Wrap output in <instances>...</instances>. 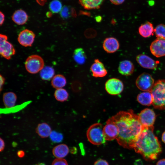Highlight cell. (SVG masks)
Listing matches in <instances>:
<instances>
[{
  "instance_id": "obj_1",
  "label": "cell",
  "mask_w": 165,
  "mask_h": 165,
  "mask_svg": "<svg viewBox=\"0 0 165 165\" xmlns=\"http://www.w3.org/2000/svg\"><path fill=\"white\" fill-rule=\"evenodd\" d=\"M108 119L118 128L119 135L116 138L118 143L124 148H134L135 143L144 127L138 115L130 109L120 111Z\"/></svg>"
},
{
  "instance_id": "obj_2",
  "label": "cell",
  "mask_w": 165,
  "mask_h": 165,
  "mask_svg": "<svg viewBox=\"0 0 165 165\" xmlns=\"http://www.w3.org/2000/svg\"><path fill=\"white\" fill-rule=\"evenodd\" d=\"M154 127H144L135 143L134 149L146 160L157 159L162 152L158 138L153 133Z\"/></svg>"
},
{
  "instance_id": "obj_3",
  "label": "cell",
  "mask_w": 165,
  "mask_h": 165,
  "mask_svg": "<svg viewBox=\"0 0 165 165\" xmlns=\"http://www.w3.org/2000/svg\"><path fill=\"white\" fill-rule=\"evenodd\" d=\"M154 108L165 110V79L158 80L154 83L151 91Z\"/></svg>"
},
{
  "instance_id": "obj_4",
  "label": "cell",
  "mask_w": 165,
  "mask_h": 165,
  "mask_svg": "<svg viewBox=\"0 0 165 165\" xmlns=\"http://www.w3.org/2000/svg\"><path fill=\"white\" fill-rule=\"evenodd\" d=\"M104 126L101 123H95L88 128L86 136L89 141L92 144L99 145L105 143L106 141L104 137Z\"/></svg>"
},
{
  "instance_id": "obj_5",
  "label": "cell",
  "mask_w": 165,
  "mask_h": 165,
  "mask_svg": "<svg viewBox=\"0 0 165 165\" xmlns=\"http://www.w3.org/2000/svg\"><path fill=\"white\" fill-rule=\"evenodd\" d=\"M44 63L42 57L37 55L28 57L25 63L27 71L32 74L38 73L44 67Z\"/></svg>"
},
{
  "instance_id": "obj_6",
  "label": "cell",
  "mask_w": 165,
  "mask_h": 165,
  "mask_svg": "<svg viewBox=\"0 0 165 165\" xmlns=\"http://www.w3.org/2000/svg\"><path fill=\"white\" fill-rule=\"evenodd\" d=\"M154 83V80L152 76L146 72L140 75L136 81L137 87L144 91H151Z\"/></svg>"
},
{
  "instance_id": "obj_7",
  "label": "cell",
  "mask_w": 165,
  "mask_h": 165,
  "mask_svg": "<svg viewBox=\"0 0 165 165\" xmlns=\"http://www.w3.org/2000/svg\"><path fill=\"white\" fill-rule=\"evenodd\" d=\"M6 35H0V53L1 56L7 60L10 59L15 53V49L12 44L7 41Z\"/></svg>"
},
{
  "instance_id": "obj_8",
  "label": "cell",
  "mask_w": 165,
  "mask_h": 165,
  "mask_svg": "<svg viewBox=\"0 0 165 165\" xmlns=\"http://www.w3.org/2000/svg\"><path fill=\"white\" fill-rule=\"evenodd\" d=\"M139 120L143 127L153 126L156 115L152 109L146 108L142 110L138 115Z\"/></svg>"
},
{
  "instance_id": "obj_9",
  "label": "cell",
  "mask_w": 165,
  "mask_h": 165,
  "mask_svg": "<svg viewBox=\"0 0 165 165\" xmlns=\"http://www.w3.org/2000/svg\"><path fill=\"white\" fill-rule=\"evenodd\" d=\"M105 89L109 94L116 95L120 94L123 91V84L120 79L112 78L108 79L105 85Z\"/></svg>"
},
{
  "instance_id": "obj_10",
  "label": "cell",
  "mask_w": 165,
  "mask_h": 165,
  "mask_svg": "<svg viewBox=\"0 0 165 165\" xmlns=\"http://www.w3.org/2000/svg\"><path fill=\"white\" fill-rule=\"evenodd\" d=\"M150 49L151 53L157 57L165 56V38H157L151 43Z\"/></svg>"
},
{
  "instance_id": "obj_11",
  "label": "cell",
  "mask_w": 165,
  "mask_h": 165,
  "mask_svg": "<svg viewBox=\"0 0 165 165\" xmlns=\"http://www.w3.org/2000/svg\"><path fill=\"white\" fill-rule=\"evenodd\" d=\"M103 134L106 140L111 141L116 139L119 135V130L117 126L108 119L104 126Z\"/></svg>"
},
{
  "instance_id": "obj_12",
  "label": "cell",
  "mask_w": 165,
  "mask_h": 165,
  "mask_svg": "<svg viewBox=\"0 0 165 165\" xmlns=\"http://www.w3.org/2000/svg\"><path fill=\"white\" fill-rule=\"evenodd\" d=\"M35 35L31 31L25 29L19 33L17 40L19 43L24 47L31 46L33 43Z\"/></svg>"
},
{
  "instance_id": "obj_13",
  "label": "cell",
  "mask_w": 165,
  "mask_h": 165,
  "mask_svg": "<svg viewBox=\"0 0 165 165\" xmlns=\"http://www.w3.org/2000/svg\"><path fill=\"white\" fill-rule=\"evenodd\" d=\"M136 60L139 64L144 68L154 69H156L158 63L148 56L143 54H140L136 57Z\"/></svg>"
},
{
  "instance_id": "obj_14",
  "label": "cell",
  "mask_w": 165,
  "mask_h": 165,
  "mask_svg": "<svg viewBox=\"0 0 165 165\" xmlns=\"http://www.w3.org/2000/svg\"><path fill=\"white\" fill-rule=\"evenodd\" d=\"M93 76L95 77H102L107 74V72L103 63L98 59L94 60L90 68Z\"/></svg>"
},
{
  "instance_id": "obj_15",
  "label": "cell",
  "mask_w": 165,
  "mask_h": 165,
  "mask_svg": "<svg viewBox=\"0 0 165 165\" xmlns=\"http://www.w3.org/2000/svg\"><path fill=\"white\" fill-rule=\"evenodd\" d=\"M103 47L106 52L112 53L116 52L119 49V44L116 38L109 37L105 38L104 41Z\"/></svg>"
},
{
  "instance_id": "obj_16",
  "label": "cell",
  "mask_w": 165,
  "mask_h": 165,
  "mask_svg": "<svg viewBox=\"0 0 165 165\" xmlns=\"http://www.w3.org/2000/svg\"><path fill=\"white\" fill-rule=\"evenodd\" d=\"M118 69L119 73L121 75L125 76H129L133 73L134 67L131 61L126 60L120 62Z\"/></svg>"
},
{
  "instance_id": "obj_17",
  "label": "cell",
  "mask_w": 165,
  "mask_h": 165,
  "mask_svg": "<svg viewBox=\"0 0 165 165\" xmlns=\"http://www.w3.org/2000/svg\"><path fill=\"white\" fill-rule=\"evenodd\" d=\"M12 18L15 23L19 25H22L27 22L28 16L25 11L20 9L16 11L14 13Z\"/></svg>"
},
{
  "instance_id": "obj_18",
  "label": "cell",
  "mask_w": 165,
  "mask_h": 165,
  "mask_svg": "<svg viewBox=\"0 0 165 165\" xmlns=\"http://www.w3.org/2000/svg\"><path fill=\"white\" fill-rule=\"evenodd\" d=\"M137 99L140 104L144 105L149 106L152 104L153 97L150 91H145L139 94Z\"/></svg>"
},
{
  "instance_id": "obj_19",
  "label": "cell",
  "mask_w": 165,
  "mask_h": 165,
  "mask_svg": "<svg viewBox=\"0 0 165 165\" xmlns=\"http://www.w3.org/2000/svg\"><path fill=\"white\" fill-rule=\"evenodd\" d=\"M17 96L12 92H6L3 95V101L5 106L7 108L13 107L16 103Z\"/></svg>"
},
{
  "instance_id": "obj_20",
  "label": "cell",
  "mask_w": 165,
  "mask_h": 165,
  "mask_svg": "<svg viewBox=\"0 0 165 165\" xmlns=\"http://www.w3.org/2000/svg\"><path fill=\"white\" fill-rule=\"evenodd\" d=\"M104 0H79V2L84 9L89 10L99 8Z\"/></svg>"
},
{
  "instance_id": "obj_21",
  "label": "cell",
  "mask_w": 165,
  "mask_h": 165,
  "mask_svg": "<svg viewBox=\"0 0 165 165\" xmlns=\"http://www.w3.org/2000/svg\"><path fill=\"white\" fill-rule=\"evenodd\" d=\"M154 31L152 24L148 21L142 24L138 28L139 34L144 38H147L151 36Z\"/></svg>"
},
{
  "instance_id": "obj_22",
  "label": "cell",
  "mask_w": 165,
  "mask_h": 165,
  "mask_svg": "<svg viewBox=\"0 0 165 165\" xmlns=\"http://www.w3.org/2000/svg\"><path fill=\"white\" fill-rule=\"evenodd\" d=\"M69 148L64 144H61L55 146L53 149V155L57 158H62L66 156L68 153Z\"/></svg>"
},
{
  "instance_id": "obj_23",
  "label": "cell",
  "mask_w": 165,
  "mask_h": 165,
  "mask_svg": "<svg viewBox=\"0 0 165 165\" xmlns=\"http://www.w3.org/2000/svg\"><path fill=\"white\" fill-rule=\"evenodd\" d=\"M36 131L41 137L44 138L50 136L52 130L49 124L46 123H43L38 125Z\"/></svg>"
},
{
  "instance_id": "obj_24",
  "label": "cell",
  "mask_w": 165,
  "mask_h": 165,
  "mask_svg": "<svg viewBox=\"0 0 165 165\" xmlns=\"http://www.w3.org/2000/svg\"><path fill=\"white\" fill-rule=\"evenodd\" d=\"M51 85L54 88L58 89L63 88L66 84V79L65 77L61 74L54 76L52 79Z\"/></svg>"
},
{
  "instance_id": "obj_25",
  "label": "cell",
  "mask_w": 165,
  "mask_h": 165,
  "mask_svg": "<svg viewBox=\"0 0 165 165\" xmlns=\"http://www.w3.org/2000/svg\"><path fill=\"white\" fill-rule=\"evenodd\" d=\"M73 56L74 61L78 64H82L85 62L86 57L82 48H79L75 49Z\"/></svg>"
},
{
  "instance_id": "obj_26",
  "label": "cell",
  "mask_w": 165,
  "mask_h": 165,
  "mask_svg": "<svg viewBox=\"0 0 165 165\" xmlns=\"http://www.w3.org/2000/svg\"><path fill=\"white\" fill-rule=\"evenodd\" d=\"M40 72L41 78L44 80L48 81L52 79L55 74L54 69L49 66L44 67Z\"/></svg>"
},
{
  "instance_id": "obj_27",
  "label": "cell",
  "mask_w": 165,
  "mask_h": 165,
  "mask_svg": "<svg viewBox=\"0 0 165 165\" xmlns=\"http://www.w3.org/2000/svg\"><path fill=\"white\" fill-rule=\"evenodd\" d=\"M54 96L57 101L64 102L68 100L69 94L66 90L61 88L56 89L54 93Z\"/></svg>"
},
{
  "instance_id": "obj_28",
  "label": "cell",
  "mask_w": 165,
  "mask_h": 165,
  "mask_svg": "<svg viewBox=\"0 0 165 165\" xmlns=\"http://www.w3.org/2000/svg\"><path fill=\"white\" fill-rule=\"evenodd\" d=\"M49 8L50 10L53 13L60 12L62 9V4L58 0H53L50 3Z\"/></svg>"
},
{
  "instance_id": "obj_29",
  "label": "cell",
  "mask_w": 165,
  "mask_h": 165,
  "mask_svg": "<svg viewBox=\"0 0 165 165\" xmlns=\"http://www.w3.org/2000/svg\"><path fill=\"white\" fill-rule=\"evenodd\" d=\"M156 36L157 38H165V25L160 24L157 25L154 29Z\"/></svg>"
},
{
  "instance_id": "obj_30",
  "label": "cell",
  "mask_w": 165,
  "mask_h": 165,
  "mask_svg": "<svg viewBox=\"0 0 165 165\" xmlns=\"http://www.w3.org/2000/svg\"><path fill=\"white\" fill-rule=\"evenodd\" d=\"M61 16L64 18H67L71 15H75V11L72 8L67 6H64L60 12Z\"/></svg>"
},
{
  "instance_id": "obj_31",
  "label": "cell",
  "mask_w": 165,
  "mask_h": 165,
  "mask_svg": "<svg viewBox=\"0 0 165 165\" xmlns=\"http://www.w3.org/2000/svg\"><path fill=\"white\" fill-rule=\"evenodd\" d=\"M50 137L51 140L56 143L61 142L63 138V135L62 134L55 131H52Z\"/></svg>"
},
{
  "instance_id": "obj_32",
  "label": "cell",
  "mask_w": 165,
  "mask_h": 165,
  "mask_svg": "<svg viewBox=\"0 0 165 165\" xmlns=\"http://www.w3.org/2000/svg\"><path fill=\"white\" fill-rule=\"evenodd\" d=\"M86 37L87 38H92L94 37L97 35L95 30L92 28H88L84 32Z\"/></svg>"
},
{
  "instance_id": "obj_33",
  "label": "cell",
  "mask_w": 165,
  "mask_h": 165,
  "mask_svg": "<svg viewBox=\"0 0 165 165\" xmlns=\"http://www.w3.org/2000/svg\"><path fill=\"white\" fill-rule=\"evenodd\" d=\"M52 165H68L67 161L63 158H57L53 162Z\"/></svg>"
},
{
  "instance_id": "obj_34",
  "label": "cell",
  "mask_w": 165,
  "mask_h": 165,
  "mask_svg": "<svg viewBox=\"0 0 165 165\" xmlns=\"http://www.w3.org/2000/svg\"><path fill=\"white\" fill-rule=\"evenodd\" d=\"M94 165H109L108 163L106 160L100 159L96 161Z\"/></svg>"
},
{
  "instance_id": "obj_35",
  "label": "cell",
  "mask_w": 165,
  "mask_h": 165,
  "mask_svg": "<svg viewBox=\"0 0 165 165\" xmlns=\"http://www.w3.org/2000/svg\"><path fill=\"white\" fill-rule=\"evenodd\" d=\"M125 0H110L113 4L115 5H119L123 3Z\"/></svg>"
},
{
  "instance_id": "obj_36",
  "label": "cell",
  "mask_w": 165,
  "mask_h": 165,
  "mask_svg": "<svg viewBox=\"0 0 165 165\" xmlns=\"http://www.w3.org/2000/svg\"><path fill=\"white\" fill-rule=\"evenodd\" d=\"M0 24L1 26L3 24L5 20V15L1 11L0 13Z\"/></svg>"
},
{
  "instance_id": "obj_37",
  "label": "cell",
  "mask_w": 165,
  "mask_h": 165,
  "mask_svg": "<svg viewBox=\"0 0 165 165\" xmlns=\"http://www.w3.org/2000/svg\"><path fill=\"white\" fill-rule=\"evenodd\" d=\"M0 151L2 152V151L4 148L5 147V142L4 140L0 138Z\"/></svg>"
},
{
  "instance_id": "obj_38",
  "label": "cell",
  "mask_w": 165,
  "mask_h": 165,
  "mask_svg": "<svg viewBox=\"0 0 165 165\" xmlns=\"http://www.w3.org/2000/svg\"><path fill=\"white\" fill-rule=\"evenodd\" d=\"M0 90H1L3 85L5 82V79L1 75H0Z\"/></svg>"
},
{
  "instance_id": "obj_39",
  "label": "cell",
  "mask_w": 165,
  "mask_h": 165,
  "mask_svg": "<svg viewBox=\"0 0 165 165\" xmlns=\"http://www.w3.org/2000/svg\"><path fill=\"white\" fill-rule=\"evenodd\" d=\"M25 155L24 152L23 150H19L17 152V155L20 158L23 157Z\"/></svg>"
},
{
  "instance_id": "obj_40",
  "label": "cell",
  "mask_w": 165,
  "mask_h": 165,
  "mask_svg": "<svg viewBox=\"0 0 165 165\" xmlns=\"http://www.w3.org/2000/svg\"><path fill=\"white\" fill-rule=\"evenodd\" d=\"M134 165H143V162L141 160L137 159L134 162Z\"/></svg>"
},
{
  "instance_id": "obj_41",
  "label": "cell",
  "mask_w": 165,
  "mask_h": 165,
  "mask_svg": "<svg viewBox=\"0 0 165 165\" xmlns=\"http://www.w3.org/2000/svg\"><path fill=\"white\" fill-rule=\"evenodd\" d=\"M156 165H165V159H162L159 160Z\"/></svg>"
},
{
  "instance_id": "obj_42",
  "label": "cell",
  "mask_w": 165,
  "mask_h": 165,
  "mask_svg": "<svg viewBox=\"0 0 165 165\" xmlns=\"http://www.w3.org/2000/svg\"><path fill=\"white\" fill-rule=\"evenodd\" d=\"M36 2L39 5L43 6L46 2V0H36Z\"/></svg>"
},
{
  "instance_id": "obj_43",
  "label": "cell",
  "mask_w": 165,
  "mask_h": 165,
  "mask_svg": "<svg viewBox=\"0 0 165 165\" xmlns=\"http://www.w3.org/2000/svg\"><path fill=\"white\" fill-rule=\"evenodd\" d=\"M162 141L165 144V131L162 134Z\"/></svg>"
},
{
  "instance_id": "obj_44",
  "label": "cell",
  "mask_w": 165,
  "mask_h": 165,
  "mask_svg": "<svg viewBox=\"0 0 165 165\" xmlns=\"http://www.w3.org/2000/svg\"><path fill=\"white\" fill-rule=\"evenodd\" d=\"M101 18H100V17H98L97 18H96V20L97 22H99V21H100L101 20Z\"/></svg>"
},
{
  "instance_id": "obj_45",
  "label": "cell",
  "mask_w": 165,
  "mask_h": 165,
  "mask_svg": "<svg viewBox=\"0 0 165 165\" xmlns=\"http://www.w3.org/2000/svg\"><path fill=\"white\" fill-rule=\"evenodd\" d=\"M36 165H46L45 163H40L36 164Z\"/></svg>"
}]
</instances>
